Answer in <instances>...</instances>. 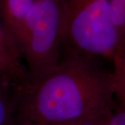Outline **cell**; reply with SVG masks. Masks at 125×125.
<instances>
[{"mask_svg": "<svg viewBox=\"0 0 125 125\" xmlns=\"http://www.w3.org/2000/svg\"><path fill=\"white\" fill-rule=\"evenodd\" d=\"M101 61L61 52L51 71L27 83L17 113L32 123L47 125H71L110 114L117 102L111 72Z\"/></svg>", "mask_w": 125, "mask_h": 125, "instance_id": "obj_1", "label": "cell"}, {"mask_svg": "<svg viewBox=\"0 0 125 125\" xmlns=\"http://www.w3.org/2000/svg\"><path fill=\"white\" fill-rule=\"evenodd\" d=\"M59 1L61 52L112 61L120 40L111 21L109 0Z\"/></svg>", "mask_w": 125, "mask_h": 125, "instance_id": "obj_2", "label": "cell"}, {"mask_svg": "<svg viewBox=\"0 0 125 125\" xmlns=\"http://www.w3.org/2000/svg\"><path fill=\"white\" fill-rule=\"evenodd\" d=\"M15 44L29 83L40 79L51 71L61 54L60 1L37 0L23 20Z\"/></svg>", "mask_w": 125, "mask_h": 125, "instance_id": "obj_3", "label": "cell"}, {"mask_svg": "<svg viewBox=\"0 0 125 125\" xmlns=\"http://www.w3.org/2000/svg\"><path fill=\"white\" fill-rule=\"evenodd\" d=\"M37 0H0L3 25L14 42L26 15Z\"/></svg>", "mask_w": 125, "mask_h": 125, "instance_id": "obj_4", "label": "cell"}, {"mask_svg": "<svg viewBox=\"0 0 125 125\" xmlns=\"http://www.w3.org/2000/svg\"><path fill=\"white\" fill-rule=\"evenodd\" d=\"M24 86L0 81V125H10Z\"/></svg>", "mask_w": 125, "mask_h": 125, "instance_id": "obj_5", "label": "cell"}, {"mask_svg": "<svg viewBox=\"0 0 125 125\" xmlns=\"http://www.w3.org/2000/svg\"><path fill=\"white\" fill-rule=\"evenodd\" d=\"M113 89L117 102L125 105V45L118 47L112 59Z\"/></svg>", "mask_w": 125, "mask_h": 125, "instance_id": "obj_6", "label": "cell"}, {"mask_svg": "<svg viewBox=\"0 0 125 125\" xmlns=\"http://www.w3.org/2000/svg\"><path fill=\"white\" fill-rule=\"evenodd\" d=\"M107 125H125V105L117 103L108 120Z\"/></svg>", "mask_w": 125, "mask_h": 125, "instance_id": "obj_7", "label": "cell"}, {"mask_svg": "<svg viewBox=\"0 0 125 125\" xmlns=\"http://www.w3.org/2000/svg\"><path fill=\"white\" fill-rule=\"evenodd\" d=\"M111 113L108 115H102V116L92 118V119L82 121V122L71 125H107L108 120L109 118L110 115L111 114Z\"/></svg>", "mask_w": 125, "mask_h": 125, "instance_id": "obj_8", "label": "cell"}, {"mask_svg": "<svg viewBox=\"0 0 125 125\" xmlns=\"http://www.w3.org/2000/svg\"><path fill=\"white\" fill-rule=\"evenodd\" d=\"M109 7L111 13H125V0H109Z\"/></svg>", "mask_w": 125, "mask_h": 125, "instance_id": "obj_9", "label": "cell"}, {"mask_svg": "<svg viewBox=\"0 0 125 125\" xmlns=\"http://www.w3.org/2000/svg\"><path fill=\"white\" fill-rule=\"evenodd\" d=\"M10 125H33V124L26 118L20 116L17 113Z\"/></svg>", "mask_w": 125, "mask_h": 125, "instance_id": "obj_10", "label": "cell"}, {"mask_svg": "<svg viewBox=\"0 0 125 125\" xmlns=\"http://www.w3.org/2000/svg\"><path fill=\"white\" fill-rule=\"evenodd\" d=\"M33 125H42V124H36V123H32Z\"/></svg>", "mask_w": 125, "mask_h": 125, "instance_id": "obj_11", "label": "cell"}, {"mask_svg": "<svg viewBox=\"0 0 125 125\" xmlns=\"http://www.w3.org/2000/svg\"><path fill=\"white\" fill-rule=\"evenodd\" d=\"M121 45H125V44H121Z\"/></svg>", "mask_w": 125, "mask_h": 125, "instance_id": "obj_12", "label": "cell"}]
</instances>
